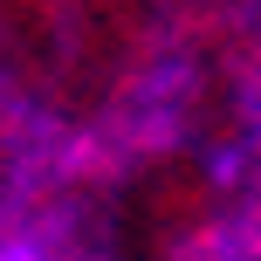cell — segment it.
<instances>
[{
    "label": "cell",
    "instance_id": "6da1fadb",
    "mask_svg": "<svg viewBox=\"0 0 261 261\" xmlns=\"http://www.w3.org/2000/svg\"><path fill=\"white\" fill-rule=\"evenodd\" d=\"M0 261H35V254H28V248H0Z\"/></svg>",
    "mask_w": 261,
    "mask_h": 261
}]
</instances>
